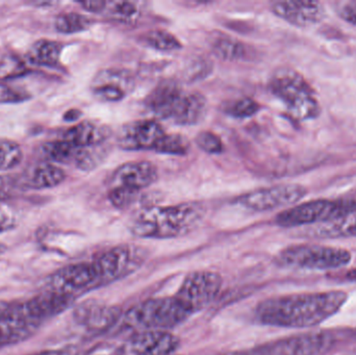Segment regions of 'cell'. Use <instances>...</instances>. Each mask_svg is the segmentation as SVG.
Instances as JSON below:
<instances>
[{
    "label": "cell",
    "mask_w": 356,
    "mask_h": 355,
    "mask_svg": "<svg viewBox=\"0 0 356 355\" xmlns=\"http://www.w3.org/2000/svg\"><path fill=\"white\" fill-rule=\"evenodd\" d=\"M159 179L156 165L148 160H135L119 166L113 173L111 188H124L131 191L142 190L154 185Z\"/></svg>",
    "instance_id": "cell-16"
},
{
    "label": "cell",
    "mask_w": 356,
    "mask_h": 355,
    "mask_svg": "<svg viewBox=\"0 0 356 355\" xmlns=\"http://www.w3.org/2000/svg\"><path fill=\"white\" fill-rule=\"evenodd\" d=\"M66 179V173L51 163H42L27 173L22 185L26 189L46 190L58 187Z\"/></svg>",
    "instance_id": "cell-23"
},
{
    "label": "cell",
    "mask_w": 356,
    "mask_h": 355,
    "mask_svg": "<svg viewBox=\"0 0 356 355\" xmlns=\"http://www.w3.org/2000/svg\"><path fill=\"white\" fill-rule=\"evenodd\" d=\"M218 355H247V352H229V354H218Z\"/></svg>",
    "instance_id": "cell-45"
},
{
    "label": "cell",
    "mask_w": 356,
    "mask_h": 355,
    "mask_svg": "<svg viewBox=\"0 0 356 355\" xmlns=\"http://www.w3.org/2000/svg\"><path fill=\"white\" fill-rule=\"evenodd\" d=\"M21 146L12 140L0 139V171L12 170L22 163Z\"/></svg>",
    "instance_id": "cell-28"
},
{
    "label": "cell",
    "mask_w": 356,
    "mask_h": 355,
    "mask_svg": "<svg viewBox=\"0 0 356 355\" xmlns=\"http://www.w3.org/2000/svg\"><path fill=\"white\" fill-rule=\"evenodd\" d=\"M355 208L356 201L351 199L312 200L282 210L276 216L275 223L284 229L313 226L330 222Z\"/></svg>",
    "instance_id": "cell-6"
},
{
    "label": "cell",
    "mask_w": 356,
    "mask_h": 355,
    "mask_svg": "<svg viewBox=\"0 0 356 355\" xmlns=\"http://www.w3.org/2000/svg\"><path fill=\"white\" fill-rule=\"evenodd\" d=\"M146 251L133 245H119L102 252L93 261L104 286L125 279L139 270L146 261Z\"/></svg>",
    "instance_id": "cell-10"
},
{
    "label": "cell",
    "mask_w": 356,
    "mask_h": 355,
    "mask_svg": "<svg viewBox=\"0 0 356 355\" xmlns=\"http://www.w3.org/2000/svg\"><path fill=\"white\" fill-rule=\"evenodd\" d=\"M27 72L29 68L19 56L10 53L0 56V81H10L23 76Z\"/></svg>",
    "instance_id": "cell-31"
},
{
    "label": "cell",
    "mask_w": 356,
    "mask_h": 355,
    "mask_svg": "<svg viewBox=\"0 0 356 355\" xmlns=\"http://www.w3.org/2000/svg\"><path fill=\"white\" fill-rule=\"evenodd\" d=\"M269 87L272 94L284 102L291 116L297 120H312L321 114L315 90L296 71L278 69L272 75Z\"/></svg>",
    "instance_id": "cell-3"
},
{
    "label": "cell",
    "mask_w": 356,
    "mask_h": 355,
    "mask_svg": "<svg viewBox=\"0 0 356 355\" xmlns=\"http://www.w3.org/2000/svg\"><path fill=\"white\" fill-rule=\"evenodd\" d=\"M184 93L177 81L172 79L162 81L145 98V106L158 118L171 120Z\"/></svg>",
    "instance_id": "cell-18"
},
{
    "label": "cell",
    "mask_w": 356,
    "mask_h": 355,
    "mask_svg": "<svg viewBox=\"0 0 356 355\" xmlns=\"http://www.w3.org/2000/svg\"><path fill=\"white\" fill-rule=\"evenodd\" d=\"M92 25V20L85 15L75 12L62 13L54 20V28L60 33L72 35L87 31Z\"/></svg>",
    "instance_id": "cell-27"
},
{
    "label": "cell",
    "mask_w": 356,
    "mask_h": 355,
    "mask_svg": "<svg viewBox=\"0 0 356 355\" xmlns=\"http://www.w3.org/2000/svg\"><path fill=\"white\" fill-rule=\"evenodd\" d=\"M195 141H196L197 146L207 154H219L223 152L224 145L219 135L211 133V131H201L197 135Z\"/></svg>",
    "instance_id": "cell-36"
},
{
    "label": "cell",
    "mask_w": 356,
    "mask_h": 355,
    "mask_svg": "<svg viewBox=\"0 0 356 355\" xmlns=\"http://www.w3.org/2000/svg\"><path fill=\"white\" fill-rule=\"evenodd\" d=\"M31 355H75L67 350H47V352H39V354Z\"/></svg>",
    "instance_id": "cell-42"
},
{
    "label": "cell",
    "mask_w": 356,
    "mask_h": 355,
    "mask_svg": "<svg viewBox=\"0 0 356 355\" xmlns=\"http://www.w3.org/2000/svg\"><path fill=\"white\" fill-rule=\"evenodd\" d=\"M348 300L344 291L274 296L257 304L255 319L266 327L313 329L340 312Z\"/></svg>",
    "instance_id": "cell-1"
},
{
    "label": "cell",
    "mask_w": 356,
    "mask_h": 355,
    "mask_svg": "<svg viewBox=\"0 0 356 355\" xmlns=\"http://www.w3.org/2000/svg\"><path fill=\"white\" fill-rule=\"evenodd\" d=\"M309 236L316 239H353L356 238V208L321 224L313 225Z\"/></svg>",
    "instance_id": "cell-22"
},
{
    "label": "cell",
    "mask_w": 356,
    "mask_h": 355,
    "mask_svg": "<svg viewBox=\"0 0 356 355\" xmlns=\"http://www.w3.org/2000/svg\"><path fill=\"white\" fill-rule=\"evenodd\" d=\"M204 215L205 208L200 202L152 206L136 214L129 231L142 239H175L197 229Z\"/></svg>",
    "instance_id": "cell-2"
},
{
    "label": "cell",
    "mask_w": 356,
    "mask_h": 355,
    "mask_svg": "<svg viewBox=\"0 0 356 355\" xmlns=\"http://www.w3.org/2000/svg\"><path fill=\"white\" fill-rule=\"evenodd\" d=\"M336 338L330 331H312L268 342L248 350L247 355H322L334 347Z\"/></svg>",
    "instance_id": "cell-8"
},
{
    "label": "cell",
    "mask_w": 356,
    "mask_h": 355,
    "mask_svg": "<svg viewBox=\"0 0 356 355\" xmlns=\"http://www.w3.org/2000/svg\"><path fill=\"white\" fill-rule=\"evenodd\" d=\"M351 260V252L343 248L305 244L284 248L278 254L276 263L284 268L327 271L344 268Z\"/></svg>",
    "instance_id": "cell-5"
},
{
    "label": "cell",
    "mask_w": 356,
    "mask_h": 355,
    "mask_svg": "<svg viewBox=\"0 0 356 355\" xmlns=\"http://www.w3.org/2000/svg\"><path fill=\"white\" fill-rule=\"evenodd\" d=\"M21 183L13 175H0V204L14 197Z\"/></svg>",
    "instance_id": "cell-37"
},
{
    "label": "cell",
    "mask_w": 356,
    "mask_h": 355,
    "mask_svg": "<svg viewBox=\"0 0 356 355\" xmlns=\"http://www.w3.org/2000/svg\"><path fill=\"white\" fill-rule=\"evenodd\" d=\"M83 113L77 108H71V110H67L64 114V120L66 122H74V121L79 120L81 118Z\"/></svg>",
    "instance_id": "cell-41"
},
{
    "label": "cell",
    "mask_w": 356,
    "mask_h": 355,
    "mask_svg": "<svg viewBox=\"0 0 356 355\" xmlns=\"http://www.w3.org/2000/svg\"><path fill=\"white\" fill-rule=\"evenodd\" d=\"M120 313L116 308L96 302H85L77 306L75 320L89 331H102L110 329L119 319Z\"/></svg>",
    "instance_id": "cell-19"
},
{
    "label": "cell",
    "mask_w": 356,
    "mask_h": 355,
    "mask_svg": "<svg viewBox=\"0 0 356 355\" xmlns=\"http://www.w3.org/2000/svg\"><path fill=\"white\" fill-rule=\"evenodd\" d=\"M259 110V104L252 98L244 97L236 99L226 108V113L234 118H250Z\"/></svg>",
    "instance_id": "cell-33"
},
{
    "label": "cell",
    "mask_w": 356,
    "mask_h": 355,
    "mask_svg": "<svg viewBox=\"0 0 356 355\" xmlns=\"http://www.w3.org/2000/svg\"><path fill=\"white\" fill-rule=\"evenodd\" d=\"M307 190L296 183L273 185L242 194L234 200V204L251 212H269L276 208L295 206L307 196Z\"/></svg>",
    "instance_id": "cell-11"
},
{
    "label": "cell",
    "mask_w": 356,
    "mask_h": 355,
    "mask_svg": "<svg viewBox=\"0 0 356 355\" xmlns=\"http://www.w3.org/2000/svg\"><path fill=\"white\" fill-rule=\"evenodd\" d=\"M81 8L83 10H88V12L91 13H102L106 10V4L108 2L106 1H83L79 2Z\"/></svg>",
    "instance_id": "cell-40"
},
{
    "label": "cell",
    "mask_w": 356,
    "mask_h": 355,
    "mask_svg": "<svg viewBox=\"0 0 356 355\" xmlns=\"http://www.w3.org/2000/svg\"><path fill=\"white\" fill-rule=\"evenodd\" d=\"M337 13L343 20L356 26V0L340 2L337 8Z\"/></svg>",
    "instance_id": "cell-39"
},
{
    "label": "cell",
    "mask_w": 356,
    "mask_h": 355,
    "mask_svg": "<svg viewBox=\"0 0 356 355\" xmlns=\"http://www.w3.org/2000/svg\"><path fill=\"white\" fill-rule=\"evenodd\" d=\"M222 277L213 271H194L184 277L175 297L192 316L207 308L221 291Z\"/></svg>",
    "instance_id": "cell-9"
},
{
    "label": "cell",
    "mask_w": 356,
    "mask_h": 355,
    "mask_svg": "<svg viewBox=\"0 0 356 355\" xmlns=\"http://www.w3.org/2000/svg\"><path fill=\"white\" fill-rule=\"evenodd\" d=\"M112 135L108 125L95 121H83L65 131L63 140L75 147L88 148L106 144Z\"/></svg>",
    "instance_id": "cell-20"
},
{
    "label": "cell",
    "mask_w": 356,
    "mask_h": 355,
    "mask_svg": "<svg viewBox=\"0 0 356 355\" xmlns=\"http://www.w3.org/2000/svg\"><path fill=\"white\" fill-rule=\"evenodd\" d=\"M6 251V246L3 244L0 243V256Z\"/></svg>",
    "instance_id": "cell-46"
},
{
    "label": "cell",
    "mask_w": 356,
    "mask_h": 355,
    "mask_svg": "<svg viewBox=\"0 0 356 355\" xmlns=\"http://www.w3.org/2000/svg\"><path fill=\"white\" fill-rule=\"evenodd\" d=\"M334 355H356V348L341 350V352H336Z\"/></svg>",
    "instance_id": "cell-44"
},
{
    "label": "cell",
    "mask_w": 356,
    "mask_h": 355,
    "mask_svg": "<svg viewBox=\"0 0 356 355\" xmlns=\"http://www.w3.org/2000/svg\"><path fill=\"white\" fill-rule=\"evenodd\" d=\"M106 10L111 18L125 23L136 22L141 14L137 3L131 1L108 2Z\"/></svg>",
    "instance_id": "cell-30"
},
{
    "label": "cell",
    "mask_w": 356,
    "mask_h": 355,
    "mask_svg": "<svg viewBox=\"0 0 356 355\" xmlns=\"http://www.w3.org/2000/svg\"><path fill=\"white\" fill-rule=\"evenodd\" d=\"M145 43L150 47L160 51H175L182 47L179 40L164 29H154L146 33Z\"/></svg>",
    "instance_id": "cell-29"
},
{
    "label": "cell",
    "mask_w": 356,
    "mask_h": 355,
    "mask_svg": "<svg viewBox=\"0 0 356 355\" xmlns=\"http://www.w3.org/2000/svg\"><path fill=\"white\" fill-rule=\"evenodd\" d=\"M17 225L15 210L4 204H0V233L12 231Z\"/></svg>",
    "instance_id": "cell-38"
},
{
    "label": "cell",
    "mask_w": 356,
    "mask_h": 355,
    "mask_svg": "<svg viewBox=\"0 0 356 355\" xmlns=\"http://www.w3.org/2000/svg\"><path fill=\"white\" fill-rule=\"evenodd\" d=\"M31 98V95L26 90L8 85L6 81H0V104H20Z\"/></svg>",
    "instance_id": "cell-34"
},
{
    "label": "cell",
    "mask_w": 356,
    "mask_h": 355,
    "mask_svg": "<svg viewBox=\"0 0 356 355\" xmlns=\"http://www.w3.org/2000/svg\"><path fill=\"white\" fill-rule=\"evenodd\" d=\"M166 133L156 120H138L127 123L117 135V143L129 151L156 150Z\"/></svg>",
    "instance_id": "cell-14"
},
{
    "label": "cell",
    "mask_w": 356,
    "mask_h": 355,
    "mask_svg": "<svg viewBox=\"0 0 356 355\" xmlns=\"http://www.w3.org/2000/svg\"><path fill=\"white\" fill-rule=\"evenodd\" d=\"M140 192L131 191L124 188H111L108 200L117 208H127L133 206L138 199Z\"/></svg>",
    "instance_id": "cell-35"
},
{
    "label": "cell",
    "mask_w": 356,
    "mask_h": 355,
    "mask_svg": "<svg viewBox=\"0 0 356 355\" xmlns=\"http://www.w3.org/2000/svg\"><path fill=\"white\" fill-rule=\"evenodd\" d=\"M104 287L94 262L75 263L58 269L46 281L45 290L75 302L77 297Z\"/></svg>",
    "instance_id": "cell-7"
},
{
    "label": "cell",
    "mask_w": 356,
    "mask_h": 355,
    "mask_svg": "<svg viewBox=\"0 0 356 355\" xmlns=\"http://www.w3.org/2000/svg\"><path fill=\"white\" fill-rule=\"evenodd\" d=\"M175 296L152 298L134 306L125 314L123 323L136 333L145 331H170L190 318Z\"/></svg>",
    "instance_id": "cell-4"
},
{
    "label": "cell",
    "mask_w": 356,
    "mask_h": 355,
    "mask_svg": "<svg viewBox=\"0 0 356 355\" xmlns=\"http://www.w3.org/2000/svg\"><path fill=\"white\" fill-rule=\"evenodd\" d=\"M63 45L52 40L35 41L27 52V60L35 66L56 67L60 63Z\"/></svg>",
    "instance_id": "cell-24"
},
{
    "label": "cell",
    "mask_w": 356,
    "mask_h": 355,
    "mask_svg": "<svg viewBox=\"0 0 356 355\" xmlns=\"http://www.w3.org/2000/svg\"><path fill=\"white\" fill-rule=\"evenodd\" d=\"M188 148H190V143L186 138L177 133L175 135L166 133L154 151L159 154H171V156H184L188 151Z\"/></svg>",
    "instance_id": "cell-32"
},
{
    "label": "cell",
    "mask_w": 356,
    "mask_h": 355,
    "mask_svg": "<svg viewBox=\"0 0 356 355\" xmlns=\"http://www.w3.org/2000/svg\"><path fill=\"white\" fill-rule=\"evenodd\" d=\"M79 151V147H75L64 140L48 142L42 148L44 156L49 160V162L58 163V164L75 165Z\"/></svg>",
    "instance_id": "cell-26"
},
{
    "label": "cell",
    "mask_w": 356,
    "mask_h": 355,
    "mask_svg": "<svg viewBox=\"0 0 356 355\" xmlns=\"http://www.w3.org/2000/svg\"><path fill=\"white\" fill-rule=\"evenodd\" d=\"M136 79L133 73L123 68L98 71L92 79L90 90L94 98L102 102H119L133 93Z\"/></svg>",
    "instance_id": "cell-13"
},
{
    "label": "cell",
    "mask_w": 356,
    "mask_h": 355,
    "mask_svg": "<svg viewBox=\"0 0 356 355\" xmlns=\"http://www.w3.org/2000/svg\"><path fill=\"white\" fill-rule=\"evenodd\" d=\"M211 50L218 58L230 62L243 60L247 54L246 46L242 42L227 35L216 38L211 43Z\"/></svg>",
    "instance_id": "cell-25"
},
{
    "label": "cell",
    "mask_w": 356,
    "mask_h": 355,
    "mask_svg": "<svg viewBox=\"0 0 356 355\" xmlns=\"http://www.w3.org/2000/svg\"><path fill=\"white\" fill-rule=\"evenodd\" d=\"M271 10L278 18L301 28L318 24L325 17V10L317 1H277Z\"/></svg>",
    "instance_id": "cell-17"
},
{
    "label": "cell",
    "mask_w": 356,
    "mask_h": 355,
    "mask_svg": "<svg viewBox=\"0 0 356 355\" xmlns=\"http://www.w3.org/2000/svg\"><path fill=\"white\" fill-rule=\"evenodd\" d=\"M347 281H353V283H356V268L353 269V270L348 271L345 275Z\"/></svg>",
    "instance_id": "cell-43"
},
{
    "label": "cell",
    "mask_w": 356,
    "mask_h": 355,
    "mask_svg": "<svg viewBox=\"0 0 356 355\" xmlns=\"http://www.w3.org/2000/svg\"><path fill=\"white\" fill-rule=\"evenodd\" d=\"M179 339L170 331H145L136 333L127 345L124 355H175Z\"/></svg>",
    "instance_id": "cell-15"
},
{
    "label": "cell",
    "mask_w": 356,
    "mask_h": 355,
    "mask_svg": "<svg viewBox=\"0 0 356 355\" xmlns=\"http://www.w3.org/2000/svg\"><path fill=\"white\" fill-rule=\"evenodd\" d=\"M42 324L43 322L33 314L27 302L0 308V347L29 339Z\"/></svg>",
    "instance_id": "cell-12"
},
{
    "label": "cell",
    "mask_w": 356,
    "mask_h": 355,
    "mask_svg": "<svg viewBox=\"0 0 356 355\" xmlns=\"http://www.w3.org/2000/svg\"><path fill=\"white\" fill-rule=\"evenodd\" d=\"M207 100L198 92L184 93L173 113L171 121L182 126L198 124L204 119L207 113Z\"/></svg>",
    "instance_id": "cell-21"
}]
</instances>
